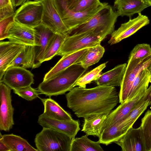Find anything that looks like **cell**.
Instances as JSON below:
<instances>
[{"label":"cell","instance_id":"cell-3","mask_svg":"<svg viewBox=\"0 0 151 151\" xmlns=\"http://www.w3.org/2000/svg\"><path fill=\"white\" fill-rule=\"evenodd\" d=\"M119 16L116 11L108 4L87 22L69 31L68 35H76L95 29L107 36L114 30L115 25Z\"/></svg>","mask_w":151,"mask_h":151},{"label":"cell","instance_id":"cell-40","mask_svg":"<svg viewBox=\"0 0 151 151\" xmlns=\"http://www.w3.org/2000/svg\"><path fill=\"white\" fill-rule=\"evenodd\" d=\"M0 151H11L9 147L0 139Z\"/></svg>","mask_w":151,"mask_h":151},{"label":"cell","instance_id":"cell-15","mask_svg":"<svg viewBox=\"0 0 151 151\" xmlns=\"http://www.w3.org/2000/svg\"><path fill=\"white\" fill-rule=\"evenodd\" d=\"M37 123L43 128H51L73 139L80 130L78 120H61L50 117L43 113L39 116Z\"/></svg>","mask_w":151,"mask_h":151},{"label":"cell","instance_id":"cell-43","mask_svg":"<svg viewBox=\"0 0 151 151\" xmlns=\"http://www.w3.org/2000/svg\"><path fill=\"white\" fill-rule=\"evenodd\" d=\"M150 79H151V65L150 68Z\"/></svg>","mask_w":151,"mask_h":151},{"label":"cell","instance_id":"cell-2","mask_svg":"<svg viewBox=\"0 0 151 151\" xmlns=\"http://www.w3.org/2000/svg\"><path fill=\"white\" fill-rule=\"evenodd\" d=\"M87 69L80 63L73 64L51 78L43 81L37 89L40 94L49 97L63 95L74 87Z\"/></svg>","mask_w":151,"mask_h":151},{"label":"cell","instance_id":"cell-7","mask_svg":"<svg viewBox=\"0 0 151 151\" xmlns=\"http://www.w3.org/2000/svg\"><path fill=\"white\" fill-rule=\"evenodd\" d=\"M43 12L41 0L27 1L15 12L14 21L33 28L42 24Z\"/></svg>","mask_w":151,"mask_h":151},{"label":"cell","instance_id":"cell-33","mask_svg":"<svg viewBox=\"0 0 151 151\" xmlns=\"http://www.w3.org/2000/svg\"><path fill=\"white\" fill-rule=\"evenodd\" d=\"M107 62L102 64L85 75L82 76L76 82L74 87L78 86L86 88V85L92 81H96L99 77L101 73L106 67Z\"/></svg>","mask_w":151,"mask_h":151},{"label":"cell","instance_id":"cell-25","mask_svg":"<svg viewBox=\"0 0 151 151\" xmlns=\"http://www.w3.org/2000/svg\"><path fill=\"white\" fill-rule=\"evenodd\" d=\"M9 147L11 151H38L27 141L20 136L13 134H5L0 139Z\"/></svg>","mask_w":151,"mask_h":151},{"label":"cell","instance_id":"cell-29","mask_svg":"<svg viewBox=\"0 0 151 151\" xmlns=\"http://www.w3.org/2000/svg\"><path fill=\"white\" fill-rule=\"evenodd\" d=\"M68 35L67 34H54L47 48L42 60L43 62L50 60L57 55Z\"/></svg>","mask_w":151,"mask_h":151},{"label":"cell","instance_id":"cell-30","mask_svg":"<svg viewBox=\"0 0 151 151\" xmlns=\"http://www.w3.org/2000/svg\"><path fill=\"white\" fill-rule=\"evenodd\" d=\"M126 133L114 124L103 129L98 141L100 144L107 145L118 140Z\"/></svg>","mask_w":151,"mask_h":151},{"label":"cell","instance_id":"cell-38","mask_svg":"<svg viewBox=\"0 0 151 151\" xmlns=\"http://www.w3.org/2000/svg\"><path fill=\"white\" fill-rule=\"evenodd\" d=\"M14 7L11 4L0 8V20L14 14Z\"/></svg>","mask_w":151,"mask_h":151},{"label":"cell","instance_id":"cell-11","mask_svg":"<svg viewBox=\"0 0 151 151\" xmlns=\"http://www.w3.org/2000/svg\"><path fill=\"white\" fill-rule=\"evenodd\" d=\"M150 22L148 17L138 14V16L133 19L130 18L127 22L122 24L117 29L111 34V37L108 41L110 45L118 43L135 33L142 27L149 24Z\"/></svg>","mask_w":151,"mask_h":151},{"label":"cell","instance_id":"cell-41","mask_svg":"<svg viewBox=\"0 0 151 151\" xmlns=\"http://www.w3.org/2000/svg\"><path fill=\"white\" fill-rule=\"evenodd\" d=\"M11 4V0H0V8Z\"/></svg>","mask_w":151,"mask_h":151},{"label":"cell","instance_id":"cell-34","mask_svg":"<svg viewBox=\"0 0 151 151\" xmlns=\"http://www.w3.org/2000/svg\"><path fill=\"white\" fill-rule=\"evenodd\" d=\"M68 8L75 12L85 11L100 3L99 0H66Z\"/></svg>","mask_w":151,"mask_h":151},{"label":"cell","instance_id":"cell-31","mask_svg":"<svg viewBox=\"0 0 151 151\" xmlns=\"http://www.w3.org/2000/svg\"><path fill=\"white\" fill-rule=\"evenodd\" d=\"M139 127L145 151H151V110L146 112Z\"/></svg>","mask_w":151,"mask_h":151},{"label":"cell","instance_id":"cell-1","mask_svg":"<svg viewBox=\"0 0 151 151\" xmlns=\"http://www.w3.org/2000/svg\"><path fill=\"white\" fill-rule=\"evenodd\" d=\"M67 106L78 117L109 114L119 102L115 87L97 86L90 88L74 87L65 95Z\"/></svg>","mask_w":151,"mask_h":151},{"label":"cell","instance_id":"cell-4","mask_svg":"<svg viewBox=\"0 0 151 151\" xmlns=\"http://www.w3.org/2000/svg\"><path fill=\"white\" fill-rule=\"evenodd\" d=\"M73 139L52 128L43 127L34 142L38 151H70Z\"/></svg>","mask_w":151,"mask_h":151},{"label":"cell","instance_id":"cell-8","mask_svg":"<svg viewBox=\"0 0 151 151\" xmlns=\"http://www.w3.org/2000/svg\"><path fill=\"white\" fill-rule=\"evenodd\" d=\"M151 65V55L143 59L128 61L120 86L119 94L120 103H122L127 100L133 82L140 71Z\"/></svg>","mask_w":151,"mask_h":151},{"label":"cell","instance_id":"cell-22","mask_svg":"<svg viewBox=\"0 0 151 151\" xmlns=\"http://www.w3.org/2000/svg\"><path fill=\"white\" fill-rule=\"evenodd\" d=\"M127 64H121L101 74L95 81L97 86H120L125 72Z\"/></svg>","mask_w":151,"mask_h":151},{"label":"cell","instance_id":"cell-20","mask_svg":"<svg viewBox=\"0 0 151 151\" xmlns=\"http://www.w3.org/2000/svg\"><path fill=\"white\" fill-rule=\"evenodd\" d=\"M114 143L121 147L122 151H145L139 127H131Z\"/></svg>","mask_w":151,"mask_h":151},{"label":"cell","instance_id":"cell-12","mask_svg":"<svg viewBox=\"0 0 151 151\" xmlns=\"http://www.w3.org/2000/svg\"><path fill=\"white\" fill-rule=\"evenodd\" d=\"M148 86L142 88L132 98L126 101L108 115L104 124V129L113 125L124 118L138 104L145 95Z\"/></svg>","mask_w":151,"mask_h":151},{"label":"cell","instance_id":"cell-44","mask_svg":"<svg viewBox=\"0 0 151 151\" xmlns=\"http://www.w3.org/2000/svg\"><path fill=\"white\" fill-rule=\"evenodd\" d=\"M150 97H151V93H150Z\"/></svg>","mask_w":151,"mask_h":151},{"label":"cell","instance_id":"cell-19","mask_svg":"<svg viewBox=\"0 0 151 151\" xmlns=\"http://www.w3.org/2000/svg\"><path fill=\"white\" fill-rule=\"evenodd\" d=\"M151 92V85L138 104L124 118L114 124L126 132L132 127L134 124L148 106L151 105V97L150 96Z\"/></svg>","mask_w":151,"mask_h":151},{"label":"cell","instance_id":"cell-5","mask_svg":"<svg viewBox=\"0 0 151 151\" xmlns=\"http://www.w3.org/2000/svg\"><path fill=\"white\" fill-rule=\"evenodd\" d=\"M53 1L69 32L87 22L102 8L108 4L107 2H100L85 11L75 12L68 8L66 0H53Z\"/></svg>","mask_w":151,"mask_h":151},{"label":"cell","instance_id":"cell-26","mask_svg":"<svg viewBox=\"0 0 151 151\" xmlns=\"http://www.w3.org/2000/svg\"><path fill=\"white\" fill-rule=\"evenodd\" d=\"M86 134L73 139L70 151H103L99 141L91 140Z\"/></svg>","mask_w":151,"mask_h":151},{"label":"cell","instance_id":"cell-9","mask_svg":"<svg viewBox=\"0 0 151 151\" xmlns=\"http://www.w3.org/2000/svg\"><path fill=\"white\" fill-rule=\"evenodd\" d=\"M12 89L3 82H0V130L9 132L14 124V108L12 104Z\"/></svg>","mask_w":151,"mask_h":151},{"label":"cell","instance_id":"cell-24","mask_svg":"<svg viewBox=\"0 0 151 151\" xmlns=\"http://www.w3.org/2000/svg\"><path fill=\"white\" fill-rule=\"evenodd\" d=\"M40 98L44 106L43 114L53 119L61 120L73 119L71 115L50 97L47 98Z\"/></svg>","mask_w":151,"mask_h":151},{"label":"cell","instance_id":"cell-35","mask_svg":"<svg viewBox=\"0 0 151 151\" xmlns=\"http://www.w3.org/2000/svg\"><path fill=\"white\" fill-rule=\"evenodd\" d=\"M151 55V47L147 44H138L130 52L128 61L145 58Z\"/></svg>","mask_w":151,"mask_h":151},{"label":"cell","instance_id":"cell-32","mask_svg":"<svg viewBox=\"0 0 151 151\" xmlns=\"http://www.w3.org/2000/svg\"><path fill=\"white\" fill-rule=\"evenodd\" d=\"M105 49L100 44L90 47L80 62L82 65L87 69L89 66L98 63L102 57Z\"/></svg>","mask_w":151,"mask_h":151},{"label":"cell","instance_id":"cell-36","mask_svg":"<svg viewBox=\"0 0 151 151\" xmlns=\"http://www.w3.org/2000/svg\"><path fill=\"white\" fill-rule=\"evenodd\" d=\"M13 92L19 96L28 101H32L37 97L40 94L37 89L31 86L18 90H13Z\"/></svg>","mask_w":151,"mask_h":151},{"label":"cell","instance_id":"cell-37","mask_svg":"<svg viewBox=\"0 0 151 151\" xmlns=\"http://www.w3.org/2000/svg\"><path fill=\"white\" fill-rule=\"evenodd\" d=\"M14 14L0 20V40L7 38L9 30L15 22Z\"/></svg>","mask_w":151,"mask_h":151},{"label":"cell","instance_id":"cell-14","mask_svg":"<svg viewBox=\"0 0 151 151\" xmlns=\"http://www.w3.org/2000/svg\"><path fill=\"white\" fill-rule=\"evenodd\" d=\"M7 38L16 44L32 46L38 45L39 38L34 29L15 21L9 30Z\"/></svg>","mask_w":151,"mask_h":151},{"label":"cell","instance_id":"cell-21","mask_svg":"<svg viewBox=\"0 0 151 151\" xmlns=\"http://www.w3.org/2000/svg\"><path fill=\"white\" fill-rule=\"evenodd\" d=\"M150 6L145 0H114V7L119 16L130 18Z\"/></svg>","mask_w":151,"mask_h":151},{"label":"cell","instance_id":"cell-13","mask_svg":"<svg viewBox=\"0 0 151 151\" xmlns=\"http://www.w3.org/2000/svg\"><path fill=\"white\" fill-rule=\"evenodd\" d=\"M42 1L43 5L42 23L55 33L68 35L69 30L63 22L53 0Z\"/></svg>","mask_w":151,"mask_h":151},{"label":"cell","instance_id":"cell-10","mask_svg":"<svg viewBox=\"0 0 151 151\" xmlns=\"http://www.w3.org/2000/svg\"><path fill=\"white\" fill-rule=\"evenodd\" d=\"M34 76L20 66H13L6 70L1 81L13 90L28 87L34 83Z\"/></svg>","mask_w":151,"mask_h":151},{"label":"cell","instance_id":"cell-27","mask_svg":"<svg viewBox=\"0 0 151 151\" xmlns=\"http://www.w3.org/2000/svg\"><path fill=\"white\" fill-rule=\"evenodd\" d=\"M34 46L25 45L8 68L20 66L25 68H33L34 58Z\"/></svg>","mask_w":151,"mask_h":151},{"label":"cell","instance_id":"cell-39","mask_svg":"<svg viewBox=\"0 0 151 151\" xmlns=\"http://www.w3.org/2000/svg\"><path fill=\"white\" fill-rule=\"evenodd\" d=\"M12 4L14 7L22 5L28 0H11Z\"/></svg>","mask_w":151,"mask_h":151},{"label":"cell","instance_id":"cell-18","mask_svg":"<svg viewBox=\"0 0 151 151\" xmlns=\"http://www.w3.org/2000/svg\"><path fill=\"white\" fill-rule=\"evenodd\" d=\"M89 48H84L62 56L45 75L43 81L49 79L70 66L80 63Z\"/></svg>","mask_w":151,"mask_h":151},{"label":"cell","instance_id":"cell-42","mask_svg":"<svg viewBox=\"0 0 151 151\" xmlns=\"http://www.w3.org/2000/svg\"><path fill=\"white\" fill-rule=\"evenodd\" d=\"M150 6H151V0H145Z\"/></svg>","mask_w":151,"mask_h":151},{"label":"cell","instance_id":"cell-17","mask_svg":"<svg viewBox=\"0 0 151 151\" xmlns=\"http://www.w3.org/2000/svg\"><path fill=\"white\" fill-rule=\"evenodd\" d=\"M25 45L11 41L0 42V82L9 65L15 59Z\"/></svg>","mask_w":151,"mask_h":151},{"label":"cell","instance_id":"cell-23","mask_svg":"<svg viewBox=\"0 0 151 151\" xmlns=\"http://www.w3.org/2000/svg\"><path fill=\"white\" fill-rule=\"evenodd\" d=\"M108 114H101L90 116L84 118L81 131L88 136L99 138L104 129V122Z\"/></svg>","mask_w":151,"mask_h":151},{"label":"cell","instance_id":"cell-16","mask_svg":"<svg viewBox=\"0 0 151 151\" xmlns=\"http://www.w3.org/2000/svg\"><path fill=\"white\" fill-rule=\"evenodd\" d=\"M33 28L39 38L38 45L34 46V58L32 69H34L39 67L43 63L42 60L47 48L55 33L42 23Z\"/></svg>","mask_w":151,"mask_h":151},{"label":"cell","instance_id":"cell-45","mask_svg":"<svg viewBox=\"0 0 151 151\" xmlns=\"http://www.w3.org/2000/svg\"></svg>","mask_w":151,"mask_h":151},{"label":"cell","instance_id":"cell-28","mask_svg":"<svg viewBox=\"0 0 151 151\" xmlns=\"http://www.w3.org/2000/svg\"><path fill=\"white\" fill-rule=\"evenodd\" d=\"M151 65L142 69L139 73L133 82L126 100L131 99L143 87L148 86L151 81L149 70Z\"/></svg>","mask_w":151,"mask_h":151},{"label":"cell","instance_id":"cell-6","mask_svg":"<svg viewBox=\"0 0 151 151\" xmlns=\"http://www.w3.org/2000/svg\"><path fill=\"white\" fill-rule=\"evenodd\" d=\"M107 36L93 29L79 34L68 35L57 55L62 57L80 50L100 44Z\"/></svg>","mask_w":151,"mask_h":151}]
</instances>
